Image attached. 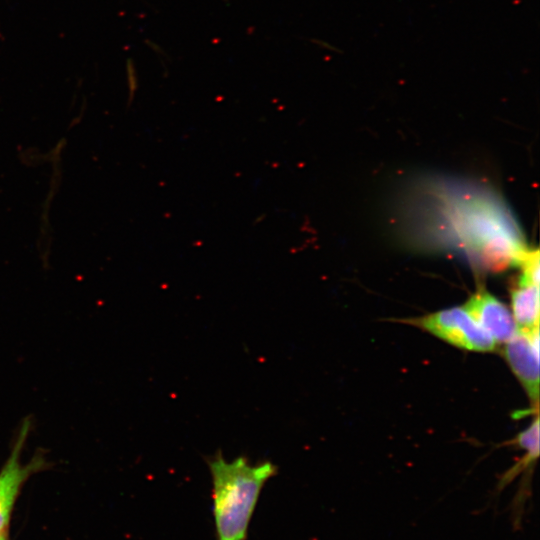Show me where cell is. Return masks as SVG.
I'll list each match as a JSON object with an SVG mask.
<instances>
[{
	"label": "cell",
	"instance_id": "obj_1",
	"mask_svg": "<svg viewBox=\"0 0 540 540\" xmlns=\"http://www.w3.org/2000/svg\"><path fill=\"white\" fill-rule=\"evenodd\" d=\"M208 464L216 539L246 540L260 493L277 467L268 461L252 465L245 457L226 461L221 454Z\"/></svg>",
	"mask_w": 540,
	"mask_h": 540
},
{
	"label": "cell",
	"instance_id": "obj_2",
	"mask_svg": "<svg viewBox=\"0 0 540 540\" xmlns=\"http://www.w3.org/2000/svg\"><path fill=\"white\" fill-rule=\"evenodd\" d=\"M421 328L457 347L491 351L496 342L462 307H454L415 320Z\"/></svg>",
	"mask_w": 540,
	"mask_h": 540
},
{
	"label": "cell",
	"instance_id": "obj_3",
	"mask_svg": "<svg viewBox=\"0 0 540 540\" xmlns=\"http://www.w3.org/2000/svg\"><path fill=\"white\" fill-rule=\"evenodd\" d=\"M26 419L18 432L10 454L0 470V532L8 528L15 502L28 478L48 464L43 455L36 454L28 463L21 462V453L30 432Z\"/></svg>",
	"mask_w": 540,
	"mask_h": 540
},
{
	"label": "cell",
	"instance_id": "obj_4",
	"mask_svg": "<svg viewBox=\"0 0 540 540\" xmlns=\"http://www.w3.org/2000/svg\"><path fill=\"white\" fill-rule=\"evenodd\" d=\"M507 361L532 400L539 395V333L519 330L507 341Z\"/></svg>",
	"mask_w": 540,
	"mask_h": 540
},
{
	"label": "cell",
	"instance_id": "obj_5",
	"mask_svg": "<svg viewBox=\"0 0 540 540\" xmlns=\"http://www.w3.org/2000/svg\"><path fill=\"white\" fill-rule=\"evenodd\" d=\"M463 308L495 342H507L518 331L510 310L485 290L476 292Z\"/></svg>",
	"mask_w": 540,
	"mask_h": 540
},
{
	"label": "cell",
	"instance_id": "obj_6",
	"mask_svg": "<svg viewBox=\"0 0 540 540\" xmlns=\"http://www.w3.org/2000/svg\"><path fill=\"white\" fill-rule=\"evenodd\" d=\"M513 318L519 330L538 329L539 284L518 283L511 292Z\"/></svg>",
	"mask_w": 540,
	"mask_h": 540
},
{
	"label": "cell",
	"instance_id": "obj_7",
	"mask_svg": "<svg viewBox=\"0 0 540 540\" xmlns=\"http://www.w3.org/2000/svg\"><path fill=\"white\" fill-rule=\"evenodd\" d=\"M519 445L526 449L530 457H537L539 453V424L538 419L518 436Z\"/></svg>",
	"mask_w": 540,
	"mask_h": 540
},
{
	"label": "cell",
	"instance_id": "obj_8",
	"mask_svg": "<svg viewBox=\"0 0 540 540\" xmlns=\"http://www.w3.org/2000/svg\"><path fill=\"white\" fill-rule=\"evenodd\" d=\"M1 540H9V539H8V532H7V531L4 533V535H3V537H2Z\"/></svg>",
	"mask_w": 540,
	"mask_h": 540
},
{
	"label": "cell",
	"instance_id": "obj_9",
	"mask_svg": "<svg viewBox=\"0 0 540 540\" xmlns=\"http://www.w3.org/2000/svg\"><path fill=\"white\" fill-rule=\"evenodd\" d=\"M6 531H7V529L0 532V540L2 539V537H3V535H4V533H5Z\"/></svg>",
	"mask_w": 540,
	"mask_h": 540
}]
</instances>
